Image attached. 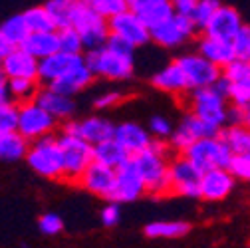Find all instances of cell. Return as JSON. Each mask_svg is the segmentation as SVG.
Listing matches in <instances>:
<instances>
[{
    "label": "cell",
    "mask_w": 250,
    "mask_h": 248,
    "mask_svg": "<svg viewBox=\"0 0 250 248\" xmlns=\"http://www.w3.org/2000/svg\"><path fill=\"white\" fill-rule=\"evenodd\" d=\"M221 139L227 143L230 153H250V131L244 125H225L221 129Z\"/></svg>",
    "instance_id": "30"
},
{
    "label": "cell",
    "mask_w": 250,
    "mask_h": 248,
    "mask_svg": "<svg viewBox=\"0 0 250 248\" xmlns=\"http://www.w3.org/2000/svg\"><path fill=\"white\" fill-rule=\"evenodd\" d=\"M10 85V96L14 103H26V102H32L36 91L40 87V82L36 78H10L8 80Z\"/></svg>",
    "instance_id": "32"
},
{
    "label": "cell",
    "mask_w": 250,
    "mask_h": 248,
    "mask_svg": "<svg viewBox=\"0 0 250 248\" xmlns=\"http://www.w3.org/2000/svg\"><path fill=\"white\" fill-rule=\"evenodd\" d=\"M187 94H189V111L191 113L205 119L207 123H212L216 127L227 125V107H229L227 98H223L210 85L189 89Z\"/></svg>",
    "instance_id": "6"
},
{
    "label": "cell",
    "mask_w": 250,
    "mask_h": 248,
    "mask_svg": "<svg viewBox=\"0 0 250 248\" xmlns=\"http://www.w3.org/2000/svg\"><path fill=\"white\" fill-rule=\"evenodd\" d=\"M218 6H221V0H197V6L193 10V14H191V20L195 22L199 32L205 28V24L208 22V18L212 16V12Z\"/></svg>",
    "instance_id": "39"
},
{
    "label": "cell",
    "mask_w": 250,
    "mask_h": 248,
    "mask_svg": "<svg viewBox=\"0 0 250 248\" xmlns=\"http://www.w3.org/2000/svg\"><path fill=\"white\" fill-rule=\"evenodd\" d=\"M227 171L236 181H248L250 179V153H232L227 163Z\"/></svg>",
    "instance_id": "37"
},
{
    "label": "cell",
    "mask_w": 250,
    "mask_h": 248,
    "mask_svg": "<svg viewBox=\"0 0 250 248\" xmlns=\"http://www.w3.org/2000/svg\"><path fill=\"white\" fill-rule=\"evenodd\" d=\"M38 228L46 236H58L64 230V221H62V216H58L56 212H46L38 219Z\"/></svg>",
    "instance_id": "44"
},
{
    "label": "cell",
    "mask_w": 250,
    "mask_h": 248,
    "mask_svg": "<svg viewBox=\"0 0 250 248\" xmlns=\"http://www.w3.org/2000/svg\"><path fill=\"white\" fill-rule=\"evenodd\" d=\"M227 102L236 103V105H248L250 103V82H234V83L230 82Z\"/></svg>",
    "instance_id": "43"
},
{
    "label": "cell",
    "mask_w": 250,
    "mask_h": 248,
    "mask_svg": "<svg viewBox=\"0 0 250 248\" xmlns=\"http://www.w3.org/2000/svg\"><path fill=\"white\" fill-rule=\"evenodd\" d=\"M169 145L165 139L153 137L149 147L129 155V161L145 185V193L153 197L171 195L169 183Z\"/></svg>",
    "instance_id": "1"
},
{
    "label": "cell",
    "mask_w": 250,
    "mask_h": 248,
    "mask_svg": "<svg viewBox=\"0 0 250 248\" xmlns=\"http://www.w3.org/2000/svg\"><path fill=\"white\" fill-rule=\"evenodd\" d=\"M24 159L30 165V169L44 179H64V157H62V149L54 133L30 141Z\"/></svg>",
    "instance_id": "3"
},
{
    "label": "cell",
    "mask_w": 250,
    "mask_h": 248,
    "mask_svg": "<svg viewBox=\"0 0 250 248\" xmlns=\"http://www.w3.org/2000/svg\"><path fill=\"white\" fill-rule=\"evenodd\" d=\"M83 2L93 10L98 12L102 18H111L119 12H123L125 8H127V4H125V0H83Z\"/></svg>",
    "instance_id": "38"
},
{
    "label": "cell",
    "mask_w": 250,
    "mask_h": 248,
    "mask_svg": "<svg viewBox=\"0 0 250 248\" xmlns=\"http://www.w3.org/2000/svg\"><path fill=\"white\" fill-rule=\"evenodd\" d=\"M83 64L93 78H104L111 82H127L135 74V54H123L107 46L85 50Z\"/></svg>",
    "instance_id": "2"
},
{
    "label": "cell",
    "mask_w": 250,
    "mask_h": 248,
    "mask_svg": "<svg viewBox=\"0 0 250 248\" xmlns=\"http://www.w3.org/2000/svg\"><path fill=\"white\" fill-rule=\"evenodd\" d=\"M221 76H225L229 82H250V64L248 60L234 58L227 66L221 68Z\"/></svg>",
    "instance_id": "36"
},
{
    "label": "cell",
    "mask_w": 250,
    "mask_h": 248,
    "mask_svg": "<svg viewBox=\"0 0 250 248\" xmlns=\"http://www.w3.org/2000/svg\"><path fill=\"white\" fill-rule=\"evenodd\" d=\"M236 179L227 171V167H212L201 173L199 179V199L208 203H221L234 191Z\"/></svg>",
    "instance_id": "14"
},
{
    "label": "cell",
    "mask_w": 250,
    "mask_h": 248,
    "mask_svg": "<svg viewBox=\"0 0 250 248\" xmlns=\"http://www.w3.org/2000/svg\"><path fill=\"white\" fill-rule=\"evenodd\" d=\"M125 4H127V10L135 12L149 28L175 14L171 0H125Z\"/></svg>",
    "instance_id": "22"
},
{
    "label": "cell",
    "mask_w": 250,
    "mask_h": 248,
    "mask_svg": "<svg viewBox=\"0 0 250 248\" xmlns=\"http://www.w3.org/2000/svg\"><path fill=\"white\" fill-rule=\"evenodd\" d=\"M22 18L28 26V32H44V30H56V24L46 10V6H32L22 12Z\"/></svg>",
    "instance_id": "33"
},
{
    "label": "cell",
    "mask_w": 250,
    "mask_h": 248,
    "mask_svg": "<svg viewBox=\"0 0 250 248\" xmlns=\"http://www.w3.org/2000/svg\"><path fill=\"white\" fill-rule=\"evenodd\" d=\"M201 169L193 165L183 153L169 161V183L171 195H181L187 199H199V179Z\"/></svg>",
    "instance_id": "10"
},
{
    "label": "cell",
    "mask_w": 250,
    "mask_h": 248,
    "mask_svg": "<svg viewBox=\"0 0 250 248\" xmlns=\"http://www.w3.org/2000/svg\"><path fill=\"white\" fill-rule=\"evenodd\" d=\"M107 30H109V34H115L123 40H127L135 48H143L145 44L151 42L149 26L135 12H131L127 8L111 18H107Z\"/></svg>",
    "instance_id": "12"
},
{
    "label": "cell",
    "mask_w": 250,
    "mask_h": 248,
    "mask_svg": "<svg viewBox=\"0 0 250 248\" xmlns=\"http://www.w3.org/2000/svg\"><path fill=\"white\" fill-rule=\"evenodd\" d=\"M56 34H58V50L70 52V54H83L80 32H78L74 26L68 24V26L56 28Z\"/></svg>",
    "instance_id": "35"
},
{
    "label": "cell",
    "mask_w": 250,
    "mask_h": 248,
    "mask_svg": "<svg viewBox=\"0 0 250 248\" xmlns=\"http://www.w3.org/2000/svg\"><path fill=\"white\" fill-rule=\"evenodd\" d=\"M68 24L74 26L78 32H80L83 52H85V50L102 48V46L105 44L107 36H109L107 20L102 18L98 12H93V10L83 2V0H72Z\"/></svg>",
    "instance_id": "4"
},
{
    "label": "cell",
    "mask_w": 250,
    "mask_h": 248,
    "mask_svg": "<svg viewBox=\"0 0 250 248\" xmlns=\"http://www.w3.org/2000/svg\"><path fill=\"white\" fill-rule=\"evenodd\" d=\"M30 141L18 131H0V161L14 163L24 159Z\"/></svg>",
    "instance_id": "29"
},
{
    "label": "cell",
    "mask_w": 250,
    "mask_h": 248,
    "mask_svg": "<svg viewBox=\"0 0 250 248\" xmlns=\"http://www.w3.org/2000/svg\"><path fill=\"white\" fill-rule=\"evenodd\" d=\"M82 62H83V54H70V52L56 50L50 56L38 60L36 80L40 82V85H48L54 80L62 78L66 72H70L72 68H76L78 64H82Z\"/></svg>",
    "instance_id": "16"
},
{
    "label": "cell",
    "mask_w": 250,
    "mask_h": 248,
    "mask_svg": "<svg viewBox=\"0 0 250 248\" xmlns=\"http://www.w3.org/2000/svg\"><path fill=\"white\" fill-rule=\"evenodd\" d=\"M20 48H24L28 54H32L36 60L50 56L58 50V34L56 30H44V32H28V36L22 40Z\"/></svg>",
    "instance_id": "26"
},
{
    "label": "cell",
    "mask_w": 250,
    "mask_h": 248,
    "mask_svg": "<svg viewBox=\"0 0 250 248\" xmlns=\"http://www.w3.org/2000/svg\"><path fill=\"white\" fill-rule=\"evenodd\" d=\"M91 155H93V161L98 163H104L107 167H119L123 161L129 159V153L125 151L113 137L111 139H105V141H100L96 145H91Z\"/></svg>",
    "instance_id": "28"
},
{
    "label": "cell",
    "mask_w": 250,
    "mask_h": 248,
    "mask_svg": "<svg viewBox=\"0 0 250 248\" xmlns=\"http://www.w3.org/2000/svg\"><path fill=\"white\" fill-rule=\"evenodd\" d=\"M113 129H115V125L109 119H105L102 115H89V117H83V119H78V121L66 119L64 127H62L60 131L78 135L83 141H87L89 145H96L100 141L111 139L113 137Z\"/></svg>",
    "instance_id": "15"
},
{
    "label": "cell",
    "mask_w": 250,
    "mask_h": 248,
    "mask_svg": "<svg viewBox=\"0 0 250 248\" xmlns=\"http://www.w3.org/2000/svg\"><path fill=\"white\" fill-rule=\"evenodd\" d=\"M183 155L201 171H207L212 167H227L232 153L227 147V143L221 139V135H214V137L195 139L183 151Z\"/></svg>",
    "instance_id": "8"
},
{
    "label": "cell",
    "mask_w": 250,
    "mask_h": 248,
    "mask_svg": "<svg viewBox=\"0 0 250 248\" xmlns=\"http://www.w3.org/2000/svg\"><path fill=\"white\" fill-rule=\"evenodd\" d=\"M56 127H58V121L44 107H40L34 100L18 105V127H16V131L22 137H26L28 141L50 135L56 131Z\"/></svg>",
    "instance_id": "9"
},
{
    "label": "cell",
    "mask_w": 250,
    "mask_h": 248,
    "mask_svg": "<svg viewBox=\"0 0 250 248\" xmlns=\"http://www.w3.org/2000/svg\"><path fill=\"white\" fill-rule=\"evenodd\" d=\"M113 181H115V169L113 167H107V165L98 163V161H91L83 169V173L80 175L78 185L83 191L107 201L109 195H111V189H113Z\"/></svg>",
    "instance_id": "17"
},
{
    "label": "cell",
    "mask_w": 250,
    "mask_h": 248,
    "mask_svg": "<svg viewBox=\"0 0 250 248\" xmlns=\"http://www.w3.org/2000/svg\"><path fill=\"white\" fill-rule=\"evenodd\" d=\"M179 127H183L187 133H189L193 137V141L195 139H201V137H214V135L221 133V129H223V127L212 125V123H207L205 119L197 117L191 111L187 113V115H183V119L179 121Z\"/></svg>",
    "instance_id": "31"
},
{
    "label": "cell",
    "mask_w": 250,
    "mask_h": 248,
    "mask_svg": "<svg viewBox=\"0 0 250 248\" xmlns=\"http://www.w3.org/2000/svg\"><path fill=\"white\" fill-rule=\"evenodd\" d=\"M0 36L12 46H20L22 40L28 36V26H26L22 14L10 16L8 20H4L0 24Z\"/></svg>",
    "instance_id": "34"
},
{
    "label": "cell",
    "mask_w": 250,
    "mask_h": 248,
    "mask_svg": "<svg viewBox=\"0 0 250 248\" xmlns=\"http://www.w3.org/2000/svg\"><path fill=\"white\" fill-rule=\"evenodd\" d=\"M44 6H46V10L50 12V16H52L56 28L68 26V16H70L72 0H48Z\"/></svg>",
    "instance_id": "40"
},
{
    "label": "cell",
    "mask_w": 250,
    "mask_h": 248,
    "mask_svg": "<svg viewBox=\"0 0 250 248\" xmlns=\"http://www.w3.org/2000/svg\"><path fill=\"white\" fill-rule=\"evenodd\" d=\"M6 102H12L10 85H8V78L0 76V103H6Z\"/></svg>",
    "instance_id": "50"
},
{
    "label": "cell",
    "mask_w": 250,
    "mask_h": 248,
    "mask_svg": "<svg viewBox=\"0 0 250 248\" xmlns=\"http://www.w3.org/2000/svg\"><path fill=\"white\" fill-rule=\"evenodd\" d=\"M242 16L240 12L234 8V6H227V4H221L212 16L208 18V22L205 24V28L201 30L203 34H208V36H216V38H225V40H230L242 26Z\"/></svg>",
    "instance_id": "19"
},
{
    "label": "cell",
    "mask_w": 250,
    "mask_h": 248,
    "mask_svg": "<svg viewBox=\"0 0 250 248\" xmlns=\"http://www.w3.org/2000/svg\"><path fill=\"white\" fill-rule=\"evenodd\" d=\"M93 80H96V78H93V74L87 70V66L82 62V64H78L76 68H72L70 72H66L62 78L54 80L48 85L58 89V91H62V94H66V96H76V94H80V91H83L85 87H89L93 83Z\"/></svg>",
    "instance_id": "25"
},
{
    "label": "cell",
    "mask_w": 250,
    "mask_h": 248,
    "mask_svg": "<svg viewBox=\"0 0 250 248\" xmlns=\"http://www.w3.org/2000/svg\"><path fill=\"white\" fill-rule=\"evenodd\" d=\"M171 6H173V12L175 14H181V16H189L193 14L195 6H197V0H171Z\"/></svg>",
    "instance_id": "49"
},
{
    "label": "cell",
    "mask_w": 250,
    "mask_h": 248,
    "mask_svg": "<svg viewBox=\"0 0 250 248\" xmlns=\"http://www.w3.org/2000/svg\"><path fill=\"white\" fill-rule=\"evenodd\" d=\"M197 52L207 58L208 62H212L214 66L223 68L227 66L230 60H234V50L230 46V40H225V38H216V36H208V34H203L199 38V44H197Z\"/></svg>",
    "instance_id": "24"
},
{
    "label": "cell",
    "mask_w": 250,
    "mask_h": 248,
    "mask_svg": "<svg viewBox=\"0 0 250 248\" xmlns=\"http://www.w3.org/2000/svg\"><path fill=\"white\" fill-rule=\"evenodd\" d=\"M145 193V185L141 181V177L137 175L135 167L131 165V161H123L119 167H115V181H113V189L107 201H115V203H133L137 199H141Z\"/></svg>",
    "instance_id": "13"
},
{
    "label": "cell",
    "mask_w": 250,
    "mask_h": 248,
    "mask_svg": "<svg viewBox=\"0 0 250 248\" xmlns=\"http://www.w3.org/2000/svg\"><path fill=\"white\" fill-rule=\"evenodd\" d=\"M12 48H14L12 44H8L2 36H0V62H2V56H4L8 50H12ZM0 76H2V64H0Z\"/></svg>",
    "instance_id": "51"
},
{
    "label": "cell",
    "mask_w": 250,
    "mask_h": 248,
    "mask_svg": "<svg viewBox=\"0 0 250 248\" xmlns=\"http://www.w3.org/2000/svg\"><path fill=\"white\" fill-rule=\"evenodd\" d=\"M121 221V208L119 203L115 201H107V207H104L102 210V225L104 227H115Z\"/></svg>",
    "instance_id": "48"
},
{
    "label": "cell",
    "mask_w": 250,
    "mask_h": 248,
    "mask_svg": "<svg viewBox=\"0 0 250 248\" xmlns=\"http://www.w3.org/2000/svg\"><path fill=\"white\" fill-rule=\"evenodd\" d=\"M151 83L153 87L173 96H187V91H189V83H187V78L177 62H171V64H167L159 72H155L151 78Z\"/></svg>",
    "instance_id": "23"
},
{
    "label": "cell",
    "mask_w": 250,
    "mask_h": 248,
    "mask_svg": "<svg viewBox=\"0 0 250 248\" xmlns=\"http://www.w3.org/2000/svg\"><path fill=\"white\" fill-rule=\"evenodd\" d=\"M175 62L179 64V68L183 70V74L187 78V83H189V89L212 85L214 80L221 76V68L214 66L212 62H208L207 58H203L199 52L183 54Z\"/></svg>",
    "instance_id": "11"
},
{
    "label": "cell",
    "mask_w": 250,
    "mask_h": 248,
    "mask_svg": "<svg viewBox=\"0 0 250 248\" xmlns=\"http://www.w3.org/2000/svg\"><path fill=\"white\" fill-rule=\"evenodd\" d=\"M34 102L44 107L56 121H66V119H72L74 113H76V102H74V96H66L62 91L50 87V85H40L36 96H34Z\"/></svg>",
    "instance_id": "18"
},
{
    "label": "cell",
    "mask_w": 250,
    "mask_h": 248,
    "mask_svg": "<svg viewBox=\"0 0 250 248\" xmlns=\"http://www.w3.org/2000/svg\"><path fill=\"white\" fill-rule=\"evenodd\" d=\"M56 139L62 149V157H64V179L62 181L78 183L83 169L93 161L91 145L87 141H83L82 137L66 133V131H60L56 135Z\"/></svg>",
    "instance_id": "5"
},
{
    "label": "cell",
    "mask_w": 250,
    "mask_h": 248,
    "mask_svg": "<svg viewBox=\"0 0 250 248\" xmlns=\"http://www.w3.org/2000/svg\"><path fill=\"white\" fill-rule=\"evenodd\" d=\"M191 232V225L185 221H153L143 228V234L151 240L165 238V240H177L185 238Z\"/></svg>",
    "instance_id": "27"
},
{
    "label": "cell",
    "mask_w": 250,
    "mask_h": 248,
    "mask_svg": "<svg viewBox=\"0 0 250 248\" xmlns=\"http://www.w3.org/2000/svg\"><path fill=\"white\" fill-rule=\"evenodd\" d=\"M230 46L234 50V58L250 60V28L246 24H242L238 32L230 38Z\"/></svg>",
    "instance_id": "41"
},
{
    "label": "cell",
    "mask_w": 250,
    "mask_h": 248,
    "mask_svg": "<svg viewBox=\"0 0 250 248\" xmlns=\"http://www.w3.org/2000/svg\"><path fill=\"white\" fill-rule=\"evenodd\" d=\"M227 125H250V111L248 105H236V103H229L227 107Z\"/></svg>",
    "instance_id": "45"
},
{
    "label": "cell",
    "mask_w": 250,
    "mask_h": 248,
    "mask_svg": "<svg viewBox=\"0 0 250 248\" xmlns=\"http://www.w3.org/2000/svg\"><path fill=\"white\" fill-rule=\"evenodd\" d=\"M123 94L121 91H105V94L98 96L96 100H93V107L100 109V111H105V109H111L115 105H119L123 102Z\"/></svg>",
    "instance_id": "47"
},
{
    "label": "cell",
    "mask_w": 250,
    "mask_h": 248,
    "mask_svg": "<svg viewBox=\"0 0 250 248\" xmlns=\"http://www.w3.org/2000/svg\"><path fill=\"white\" fill-rule=\"evenodd\" d=\"M18 127V103H0V131H16Z\"/></svg>",
    "instance_id": "42"
},
{
    "label": "cell",
    "mask_w": 250,
    "mask_h": 248,
    "mask_svg": "<svg viewBox=\"0 0 250 248\" xmlns=\"http://www.w3.org/2000/svg\"><path fill=\"white\" fill-rule=\"evenodd\" d=\"M199 34V30L195 26V22L189 16H181V14H173L167 20L159 22L157 26L149 28V36L151 42H155L161 48H179L185 42L193 40Z\"/></svg>",
    "instance_id": "7"
},
{
    "label": "cell",
    "mask_w": 250,
    "mask_h": 248,
    "mask_svg": "<svg viewBox=\"0 0 250 248\" xmlns=\"http://www.w3.org/2000/svg\"><path fill=\"white\" fill-rule=\"evenodd\" d=\"M147 131L151 133V137H157V139H167L173 131V123L163 117V115H153L149 119V127Z\"/></svg>",
    "instance_id": "46"
},
{
    "label": "cell",
    "mask_w": 250,
    "mask_h": 248,
    "mask_svg": "<svg viewBox=\"0 0 250 248\" xmlns=\"http://www.w3.org/2000/svg\"><path fill=\"white\" fill-rule=\"evenodd\" d=\"M2 76L4 78H36L38 72V60L28 54L24 48L14 46L2 56Z\"/></svg>",
    "instance_id": "20"
},
{
    "label": "cell",
    "mask_w": 250,
    "mask_h": 248,
    "mask_svg": "<svg viewBox=\"0 0 250 248\" xmlns=\"http://www.w3.org/2000/svg\"><path fill=\"white\" fill-rule=\"evenodd\" d=\"M113 139L129 155H133V153L149 147L153 137L147 131V127L139 125V123H135V121H123V123H119V125H115Z\"/></svg>",
    "instance_id": "21"
}]
</instances>
